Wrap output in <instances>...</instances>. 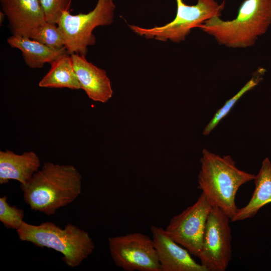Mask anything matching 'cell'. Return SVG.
<instances>
[{"label":"cell","instance_id":"1","mask_svg":"<svg viewBox=\"0 0 271 271\" xmlns=\"http://www.w3.org/2000/svg\"><path fill=\"white\" fill-rule=\"evenodd\" d=\"M82 176L71 165L45 163L26 184H21L30 209L47 215L74 201L81 194Z\"/></svg>","mask_w":271,"mask_h":271},{"label":"cell","instance_id":"2","mask_svg":"<svg viewBox=\"0 0 271 271\" xmlns=\"http://www.w3.org/2000/svg\"><path fill=\"white\" fill-rule=\"evenodd\" d=\"M200 163L199 188L212 207L220 208L231 219L238 209L235 198L238 189L255 175L239 170L229 155L220 156L206 149Z\"/></svg>","mask_w":271,"mask_h":271},{"label":"cell","instance_id":"3","mask_svg":"<svg viewBox=\"0 0 271 271\" xmlns=\"http://www.w3.org/2000/svg\"><path fill=\"white\" fill-rule=\"evenodd\" d=\"M271 25V0H244L236 17L224 21L214 17L198 28L214 37L220 45L231 48L253 46Z\"/></svg>","mask_w":271,"mask_h":271},{"label":"cell","instance_id":"4","mask_svg":"<svg viewBox=\"0 0 271 271\" xmlns=\"http://www.w3.org/2000/svg\"><path fill=\"white\" fill-rule=\"evenodd\" d=\"M17 232L21 241L61 253L63 260L72 268L79 265L95 248L88 233L71 223L62 229L51 222L36 225L24 221Z\"/></svg>","mask_w":271,"mask_h":271},{"label":"cell","instance_id":"5","mask_svg":"<svg viewBox=\"0 0 271 271\" xmlns=\"http://www.w3.org/2000/svg\"><path fill=\"white\" fill-rule=\"evenodd\" d=\"M176 2L177 13L171 22L151 28L134 25H129V28L138 35L147 39L179 43L185 40L192 29L198 28L214 17H220L225 6L224 1L220 5L215 0H197L194 5H187L184 0Z\"/></svg>","mask_w":271,"mask_h":271},{"label":"cell","instance_id":"6","mask_svg":"<svg viewBox=\"0 0 271 271\" xmlns=\"http://www.w3.org/2000/svg\"><path fill=\"white\" fill-rule=\"evenodd\" d=\"M115 9L113 0H98L88 13L73 15L68 11L64 12L57 24L63 33L68 53L85 56L88 47L95 43L93 30L110 25Z\"/></svg>","mask_w":271,"mask_h":271},{"label":"cell","instance_id":"7","mask_svg":"<svg viewBox=\"0 0 271 271\" xmlns=\"http://www.w3.org/2000/svg\"><path fill=\"white\" fill-rule=\"evenodd\" d=\"M230 218L222 210L212 207L197 257L208 271H225L231 259Z\"/></svg>","mask_w":271,"mask_h":271},{"label":"cell","instance_id":"8","mask_svg":"<svg viewBox=\"0 0 271 271\" xmlns=\"http://www.w3.org/2000/svg\"><path fill=\"white\" fill-rule=\"evenodd\" d=\"M114 263L125 271H162L152 238L140 232L108 238Z\"/></svg>","mask_w":271,"mask_h":271},{"label":"cell","instance_id":"9","mask_svg":"<svg viewBox=\"0 0 271 271\" xmlns=\"http://www.w3.org/2000/svg\"><path fill=\"white\" fill-rule=\"evenodd\" d=\"M212 206L202 193L192 205L174 216L165 229L176 242L197 257Z\"/></svg>","mask_w":271,"mask_h":271},{"label":"cell","instance_id":"10","mask_svg":"<svg viewBox=\"0 0 271 271\" xmlns=\"http://www.w3.org/2000/svg\"><path fill=\"white\" fill-rule=\"evenodd\" d=\"M13 36L29 38L46 21L39 0H0Z\"/></svg>","mask_w":271,"mask_h":271},{"label":"cell","instance_id":"11","mask_svg":"<svg viewBox=\"0 0 271 271\" xmlns=\"http://www.w3.org/2000/svg\"><path fill=\"white\" fill-rule=\"evenodd\" d=\"M151 231L162 271H208L192 257L188 250L173 240L165 229L153 225Z\"/></svg>","mask_w":271,"mask_h":271},{"label":"cell","instance_id":"12","mask_svg":"<svg viewBox=\"0 0 271 271\" xmlns=\"http://www.w3.org/2000/svg\"><path fill=\"white\" fill-rule=\"evenodd\" d=\"M70 56L81 89L94 101H108L112 97L113 90L106 72L88 62L85 56L77 54Z\"/></svg>","mask_w":271,"mask_h":271},{"label":"cell","instance_id":"13","mask_svg":"<svg viewBox=\"0 0 271 271\" xmlns=\"http://www.w3.org/2000/svg\"><path fill=\"white\" fill-rule=\"evenodd\" d=\"M40 160L33 151L22 154L6 150L0 151V184L16 180L21 184L27 183L39 170Z\"/></svg>","mask_w":271,"mask_h":271},{"label":"cell","instance_id":"14","mask_svg":"<svg viewBox=\"0 0 271 271\" xmlns=\"http://www.w3.org/2000/svg\"><path fill=\"white\" fill-rule=\"evenodd\" d=\"M9 45L19 49L25 63L31 68H41L46 63L51 64L62 56L69 54L65 47L54 49L29 38L12 35L8 38Z\"/></svg>","mask_w":271,"mask_h":271},{"label":"cell","instance_id":"15","mask_svg":"<svg viewBox=\"0 0 271 271\" xmlns=\"http://www.w3.org/2000/svg\"><path fill=\"white\" fill-rule=\"evenodd\" d=\"M253 180L255 188L249 201L245 206L237 209L231 221L252 218L263 206L271 203V163L268 158L263 160Z\"/></svg>","mask_w":271,"mask_h":271},{"label":"cell","instance_id":"16","mask_svg":"<svg viewBox=\"0 0 271 271\" xmlns=\"http://www.w3.org/2000/svg\"><path fill=\"white\" fill-rule=\"evenodd\" d=\"M48 72L40 81L41 87L71 89H81L69 54H65L51 64Z\"/></svg>","mask_w":271,"mask_h":271},{"label":"cell","instance_id":"17","mask_svg":"<svg viewBox=\"0 0 271 271\" xmlns=\"http://www.w3.org/2000/svg\"><path fill=\"white\" fill-rule=\"evenodd\" d=\"M265 70L260 68L253 74L241 89L233 97L227 100L225 104L214 114V116L205 126L203 134L207 136L214 129L219 122L230 112L238 100L247 91L255 87L262 79Z\"/></svg>","mask_w":271,"mask_h":271},{"label":"cell","instance_id":"18","mask_svg":"<svg viewBox=\"0 0 271 271\" xmlns=\"http://www.w3.org/2000/svg\"><path fill=\"white\" fill-rule=\"evenodd\" d=\"M31 39L54 49H61L65 44L63 33L57 24L48 22L40 26Z\"/></svg>","mask_w":271,"mask_h":271},{"label":"cell","instance_id":"19","mask_svg":"<svg viewBox=\"0 0 271 271\" xmlns=\"http://www.w3.org/2000/svg\"><path fill=\"white\" fill-rule=\"evenodd\" d=\"M24 210L10 205L7 196L0 198V221L7 228L17 230L24 222Z\"/></svg>","mask_w":271,"mask_h":271},{"label":"cell","instance_id":"20","mask_svg":"<svg viewBox=\"0 0 271 271\" xmlns=\"http://www.w3.org/2000/svg\"><path fill=\"white\" fill-rule=\"evenodd\" d=\"M46 21L57 24L62 13L68 11L71 0H39Z\"/></svg>","mask_w":271,"mask_h":271},{"label":"cell","instance_id":"21","mask_svg":"<svg viewBox=\"0 0 271 271\" xmlns=\"http://www.w3.org/2000/svg\"><path fill=\"white\" fill-rule=\"evenodd\" d=\"M5 14L4 12H2L1 11L0 12V22H1V23H3L4 20V18H5Z\"/></svg>","mask_w":271,"mask_h":271}]
</instances>
